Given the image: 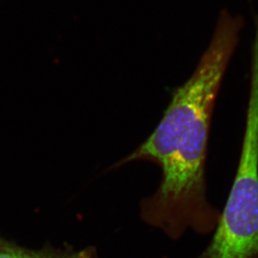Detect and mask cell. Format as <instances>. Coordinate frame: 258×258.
I'll use <instances>...</instances> for the list:
<instances>
[{
	"label": "cell",
	"mask_w": 258,
	"mask_h": 258,
	"mask_svg": "<svg viewBox=\"0 0 258 258\" xmlns=\"http://www.w3.org/2000/svg\"><path fill=\"white\" fill-rule=\"evenodd\" d=\"M243 20L220 14L214 34L192 76L174 91L152 134L110 169L135 161L160 166L156 192L140 202L142 221L178 240L188 229L212 233L221 212L207 200L206 162L215 101L239 42Z\"/></svg>",
	"instance_id": "1"
},
{
	"label": "cell",
	"mask_w": 258,
	"mask_h": 258,
	"mask_svg": "<svg viewBox=\"0 0 258 258\" xmlns=\"http://www.w3.org/2000/svg\"><path fill=\"white\" fill-rule=\"evenodd\" d=\"M196 258H258V89L250 91L241 156L212 241Z\"/></svg>",
	"instance_id": "2"
},
{
	"label": "cell",
	"mask_w": 258,
	"mask_h": 258,
	"mask_svg": "<svg viewBox=\"0 0 258 258\" xmlns=\"http://www.w3.org/2000/svg\"><path fill=\"white\" fill-rule=\"evenodd\" d=\"M0 258H97V251L95 246L75 249L71 246L54 247L50 245L34 250L0 236Z\"/></svg>",
	"instance_id": "3"
}]
</instances>
